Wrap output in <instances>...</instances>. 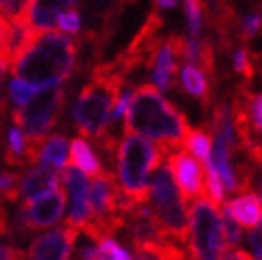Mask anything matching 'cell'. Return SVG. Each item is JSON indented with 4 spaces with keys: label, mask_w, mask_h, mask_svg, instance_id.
Returning a JSON list of instances; mask_svg holds the SVG:
<instances>
[{
    "label": "cell",
    "mask_w": 262,
    "mask_h": 260,
    "mask_svg": "<svg viewBox=\"0 0 262 260\" xmlns=\"http://www.w3.org/2000/svg\"><path fill=\"white\" fill-rule=\"evenodd\" d=\"M79 41L60 34L56 30H41L30 36V41L11 60V73L32 88L60 85L67 81L77 62Z\"/></svg>",
    "instance_id": "obj_1"
},
{
    "label": "cell",
    "mask_w": 262,
    "mask_h": 260,
    "mask_svg": "<svg viewBox=\"0 0 262 260\" xmlns=\"http://www.w3.org/2000/svg\"><path fill=\"white\" fill-rule=\"evenodd\" d=\"M126 113V133H137L156 141L164 154L183 147V137L190 128L186 115L175 105H171L154 85L135 88Z\"/></svg>",
    "instance_id": "obj_2"
},
{
    "label": "cell",
    "mask_w": 262,
    "mask_h": 260,
    "mask_svg": "<svg viewBox=\"0 0 262 260\" xmlns=\"http://www.w3.org/2000/svg\"><path fill=\"white\" fill-rule=\"evenodd\" d=\"M126 81L128 77L115 60L107 64H98L92 71L90 81L83 85L81 94L73 107V122L83 137L98 143L107 135L109 113L113 109V102L122 83Z\"/></svg>",
    "instance_id": "obj_3"
},
{
    "label": "cell",
    "mask_w": 262,
    "mask_h": 260,
    "mask_svg": "<svg viewBox=\"0 0 262 260\" xmlns=\"http://www.w3.org/2000/svg\"><path fill=\"white\" fill-rule=\"evenodd\" d=\"M117 188L128 205L147 203V184L156 166L164 160V149L143 135L126 133L115 147Z\"/></svg>",
    "instance_id": "obj_4"
},
{
    "label": "cell",
    "mask_w": 262,
    "mask_h": 260,
    "mask_svg": "<svg viewBox=\"0 0 262 260\" xmlns=\"http://www.w3.org/2000/svg\"><path fill=\"white\" fill-rule=\"evenodd\" d=\"M149 177L151 181L147 184V205L151 209V215L156 218V222H158V226L168 239H173L186 248V239H188L186 199L177 190L166 162L162 160L151 171Z\"/></svg>",
    "instance_id": "obj_5"
},
{
    "label": "cell",
    "mask_w": 262,
    "mask_h": 260,
    "mask_svg": "<svg viewBox=\"0 0 262 260\" xmlns=\"http://www.w3.org/2000/svg\"><path fill=\"white\" fill-rule=\"evenodd\" d=\"M224 250L222 218L207 199H194L188 218L186 260H217Z\"/></svg>",
    "instance_id": "obj_6"
},
{
    "label": "cell",
    "mask_w": 262,
    "mask_h": 260,
    "mask_svg": "<svg viewBox=\"0 0 262 260\" xmlns=\"http://www.w3.org/2000/svg\"><path fill=\"white\" fill-rule=\"evenodd\" d=\"M64 98L67 92L62 85H47L38 90L21 107L13 111V124L19 126L26 137H45L60 120Z\"/></svg>",
    "instance_id": "obj_7"
},
{
    "label": "cell",
    "mask_w": 262,
    "mask_h": 260,
    "mask_svg": "<svg viewBox=\"0 0 262 260\" xmlns=\"http://www.w3.org/2000/svg\"><path fill=\"white\" fill-rule=\"evenodd\" d=\"M64 213V194L54 188L43 194H36L32 199H26L15 213V230L19 239L32 230H43L58 224Z\"/></svg>",
    "instance_id": "obj_8"
},
{
    "label": "cell",
    "mask_w": 262,
    "mask_h": 260,
    "mask_svg": "<svg viewBox=\"0 0 262 260\" xmlns=\"http://www.w3.org/2000/svg\"><path fill=\"white\" fill-rule=\"evenodd\" d=\"M166 166L171 171L173 179L177 181V186L181 190V197L188 201L201 199L203 197V181H205V173L201 162L190 156L188 151H171L164 156Z\"/></svg>",
    "instance_id": "obj_9"
},
{
    "label": "cell",
    "mask_w": 262,
    "mask_h": 260,
    "mask_svg": "<svg viewBox=\"0 0 262 260\" xmlns=\"http://www.w3.org/2000/svg\"><path fill=\"white\" fill-rule=\"evenodd\" d=\"M181 43L183 36H166L164 41H158L151 56V81L154 88L166 92L177 85L175 77H177V60L181 58Z\"/></svg>",
    "instance_id": "obj_10"
},
{
    "label": "cell",
    "mask_w": 262,
    "mask_h": 260,
    "mask_svg": "<svg viewBox=\"0 0 262 260\" xmlns=\"http://www.w3.org/2000/svg\"><path fill=\"white\" fill-rule=\"evenodd\" d=\"M77 230L79 228L64 224L54 232H45V235L32 239L28 248V260H69Z\"/></svg>",
    "instance_id": "obj_11"
},
{
    "label": "cell",
    "mask_w": 262,
    "mask_h": 260,
    "mask_svg": "<svg viewBox=\"0 0 262 260\" xmlns=\"http://www.w3.org/2000/svg\"><path fill=\"white\" fill-rule=\"evenodd\" d=\"M79 0H30L28 11H26V24L34 32L41 30H54L56 19L64 9L77 7Z\"/></svg>",
    "instance_id": "obj_12"
},
{
    "label": "cell",
    "mask_w": 262,
    "mask_h": 260,
    "mask_svg": "<svg viewBox=\"0 0 262 260\" xmlns=\"http://www.w3.org/2000/svg\"><path fill=\"white\" fill-rule=\"evenodd\" d=\"M222 205L228 209V213L237 220V224L243 228H254L260 226V220H262V203H260V194L256 192H241L237 199L232 201H222Z\"/></svg>",
    "instance_id": "obj_13"
},
{
    "label": "cell",
    "mask_w": 262,
    "mask_h": 260,
    "mask_svg": "<svg viewBox=\"0 0 262 260\" xmlns=\"http://www.w3.org/2000/svg\"><path fill=\"white\" fill-rule=\"evenodd\" d=\"M60 186V171L58 168H51L45 164L32 166L30 171H26L21 175V186H19V194L21 199H32L36 194H43L47 190H54Z\"/></svg>",
    "instance_id": "obj_14"
},
{
    "label": "cell",
    "mask_w": 262,
    "mask_h": 260,
    "mask_svg": "<svg viewBox=\"0 0 262 260\" xmlns=\"http://www.w3.org/2000/svg\"><path fill=\"white\" fill-rule=\"evenodd\" d=\"M67 160H69V141H67V137L64 135L45 137L43 143H41V149H38L36 162L62 171V168L67 166Z\"/></svg>",
    "instance_id": "obj_15"
},
{
    "label": "cell",
    "mask_w": 262,
    "mask_h": 260,
    "mask_svg": "<svg viewBox=\"0 0 262 260\" xmlns=\"http://www.w3.org/2000/svg\"><path fill=\"white\" fill-rule=\"evenodd\" d=\"M181 88L194 98L201 100V105L207 109L209 100H211V88H209V81L205 73L196 67V64L188 62L186 67L181 69Z\"/></svg>",
    "instance_id": "obj_16"
},
{
    "label": "cell",
    "mask_w": 262,
    "mask_h": 260,
    "mask_svg": "<svg viewBox=\"0 0 262 260\" xmlns=\"http://www.w3.org/2000/svg\"><path fill=\"white\" fill-rule=\"evenodd\" d=\"M71 162H73V166H77L85 175L98 177L102 173L100 158L94 154V149L90 147V143L83 137H77L71 141Z\"/></svg>",
    "instance_id": "obj_17"
},
{
    "label": "cell",
    "mask_w": 262,
    "mask_h": 260,
    "mask_svg": "<svg viewBox=\"0 0 262 260\" xmlns=\"http://www.w3.org/2000/svg\"><path fill=\"white\" fill-rule=\"evenodd\" d=\"M183 145L194 154V158L207 162L209 151H211V130L209 128H188L186 137H183Z\"/></svg>",
    "instance_id": "obj_18"
},
{
    "label": "cell",
    "mask_w": 262,
    "mask_h": 260,
    "mask_svg": "<svg viewBox=\"0 0 262 260\" xmlns=\"http://www.w3.org/2000/svg\"><path fill=\"white\" fill-rule=\"evenodd\" d=\"M60 181L64 186V192L69 194V199L85 197L88 194V177L77 166H64L60 173Z\"/></svg>",
    "instance_id": "obj_19"
},
{
    "label": "cell",
    "mask_w": 262,
    "mask_h": 260,
    "mask_svg": "<svg viewBox=\"0 0 262 260\" xmlns=\"http://www.w3.org/2000/svg\"><path fill=\"white\" fill-rule=\"evenodd\" d=\"M94 260H133V258L113 237H100L96 243Z\"/></svg>",
    "instance_id": "obj_20"
},
{
    "label": "cell",
    "mask_w": 262,
    "mask_h": 260,
    "mask_svg": "<svg viewBox=\"0 0 262 260\" xmlns=\"http://www.w3.org/2000/svg\"><path fill=\"white\" fill-rule=\"evenodd\" d=\"M256 54L250 51L245 45L243 47H237L234 51V58H232V67L239 75H243L245 81H252V77L256 75Z\"/></svg>",
    "instance_id": "obj_21"
},
{
    "label": "cell",
    "mask_w": 262,
    "mask_h": 260,
    "mask_svg": "<svg viewBox=\"0 0 262 260\" xmlns=\"http://www.w3.org/2000/svg\"><path fill=\"white\" fill-rule=\"evenodd\" d=\"M183 9H186L190 36H199L203 30V19H205V3L203 0H183Z\"/></svg>",
    "instance_id": "obj_22"
},
{
    "label": "cell",
    "mask_w": 262,
    "mask_h": 260,
    "mask_svg": "<svg viewBox=\"0 0 262 260\" xmlns=\"http://www.w3.org/2000/svg\"><path fill=\"white\" fill-rule=\"evenodd\" d=\"M21 175L13 171H0V199H7L15 203L19 199Z\"/></svg>",
    "instance_id": "obj_23"
},
{
    "label": "cell",
    "mask_w": 262,
    "mask_h": 260,
    "mask_svg": "<svg viewBox=\"0 0 262 260\" xmlns=\"http://www.w3.org/2000/svg\"><path fill=\"white\" fill-rule=\"evenodd\" d=\"M222 211H224V220H222V235H224V248H237L241 243V226L237 224V220H234L228 209L224 205H220Z\"/></svg>",
    "instance_id": "obj_24"
},
{
    "label": "cell",
    "mask_w": 262,
    "mask_h": 260,
    "mask_svg": "<svg viewBox=\"0 0 262 260\" xmlns=\"http://www.w3.org/2000/svg\"><path fill=\"white\" fill-rule=\"evenodd\" d=\"M56 26L67 32V34H77L81 28V17H79V11H77V7H71V9H64L58 19H56Z\"/></svg>",
    "instance_id": "obj_25"
},
{
    "label": "cell",
    "mask_w": 262,
    "mask_h": 260,
    "mask_svg": "<svg viewBox=\"0 0 262 260\" xmlns=\"http://www.w3.org/2000/svg\"><path fill=\"white\" fill-rule=\"evenodd\" d=\"M258 30H260V11H254V13H250V15H245L241 19L237 34H239V38L243 43H247V41H252V38L256 36Z\"/></svg>",
    "instance_id": "obj_26"
},
{
    "label": "cell",
    "mask_w": 262,
    "mask_h": 260,
    "mask_svg": "<svg viewBox=\"0 0 262 260\" xmlns=\"http://www.w3.org/2000/svg\"><path fill=\"white\" fill-rule=\"evenodd\" d=\"M32 94H34V88L28 85L26 81H21V79H13L9 83V98L15 102V107H21Z\"/></svg>",
    "instance_id": "obj_27"
},
{
    "label": "cell",
    "mask_w": 262,
    "mask_h": 260,
    "mask_svg": "<svg viewBox=\"0 0 262 260\" xmlns=\"http://www.w3.org/2000/svg\"><path fill=\"white\" fill-rule=\"evenodd\" d=\"M0 260H26V254L15 245L0 241Z\"/></svg>",
    "instance_id": "obj_28"
},
{
    "label": "cell",
    "mask_w": 262,
    "mask_h": 260,
    "mask_svg": "<svg viewBox=\"0 0 262 260\" xmlns=\"http://www.w3.org/2000/svg\"><path fill=\"white\" fill-rule=\"evenodd\" d=\"M247 243L252 248V258L254 260H260V226H254L250 237H247Z\"/></svg>",
    "instance_id": "obj_29"
},
{
    "label": "cell",
    "mask_w": 262,
    "mask_h": 260,
    "mask_svg": "<svg viewBox=\"0 0 262 260\" xmlns=\"http://www.w3.org/2000/svg\"><path fill=\"white\" fill-rule=\"evenodd\" d=\"M217 260H254L250 254H245L241 250H234V248H226V252H222Z\"/></svg>",
    "instance_id": "obj_30"
},
{
    "label": "cell",
    "mask_w": 262,
    "mask_h": 260,
    "mask_svg": "<svg viewBox=\"0 0 262 260\" xmlns=\"http://www.w3.org/2000/svg\"><path fill=\"white\" fill-rule=\"evenodd\" d=\"M177 5V0H156V7H160V9H171Z\"/></svg>",
    "instance_id": "obj_31"
},
{
    "label": "cell",
    "mask_w": 262,
    "mask_h": 260,
    "mask_svg": "<svg viewBox=\"0 0 262 260\" xmlns=\"http://www.w3.org/2000/svg\"><path fill=\"white\" fill-rule=\"evenodd\" d=\"M5 30H7V19L0 15V47H3V38H5Z\"/></svg>",
    "instance_id": "obj_32"
},
{
    "label": "cell",
    "mask_w": 262,
    "mask_h": 260,
    "mask_svg": "<svg viewBox=\"0 0 262 260\" xmlns=\"http://www.w3.org/2000/svg\"><path fill=\"white\" fill-rule=\"evenodd\" d=\"M5 69H7V64L0 60V83H3V77H5Z\"/></svg>",
    "instance_id": "obj_33"
},
{
    "label": "cell",
    "mask_w": 262,
    "mask_h": 260,
    "mask_svg": "<svg viewBox=\"0 0 262 260\" xmlns=\"http://www.w3.org/2000/svg\"><path fill=\"white\" fill-rule=\"evenodd\" d=\"M0 3H3V0H0Z\"/></svg>",
    "instance_id": "obj_34"
}]
</instances>
